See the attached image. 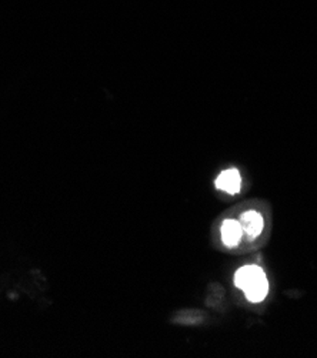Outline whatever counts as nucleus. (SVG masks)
<instances>
[{
  "label": "nucleus",
  "mask_w": 317,
  "mask_h": 358,
  "mask_svg": "<svg viewBox=\"0 0 317 358\" xmlns=\"http://www.w3.org/2000/svg\"><path fill=\"white\" fill-rule=\"evenodd\" d=\"M234 284L252 303L263 301L269 293L266 274L258 266H244L239 268L234 275Z\"/></svg>",
  "instance_id": "f257e3e1"
},
{
  "label": "nucleus",
  "mask_w": 317,
  "mask_h": 358,
  "mask_svg": "<svg viewBox=\"0 0 317 358\" xmlns=\"http://www.w3.org/2000/svg\"><path fill=\"white\" fill-rule=\"evenodd\" d=\"M239 223L241 226L243 233L249 238H256L258 236L262 234L265 229V220L262 217V214H259L255 210L244 211L239 217Z\"/></svg>",
  "instance_id": "f03ea898"
},
{
  "label": "nucleus",
  "mask_w": 317,
  "mask_h": 358,
  "mask_svg": "<svg viewBox=\"0 0 317 358\" xmlns=\"http://www.w3.org/2000/svg\"><path fill=\"white\" fill-rule=\"evenodd\" d=\"M243 236L239 220H225L222 224V241L227 247H236Z\"/></svg>",
  "instance_id": "20e7f679"
},
{
  "label": "nucleus",
  "mask_w": 317,
  "mask_h": 358,
  "mask_svg": "<svg viewBox=\"0 0 317 358\" xmlns=\"http://www.w3.org/2000/svg\"><path fill=\"white\" fill-rule=\"evenodd\" d=\"M216 187L229 194H237L241 189V176L239 170L230 169L220 173V176L216 178Z\"/></svg>",
  "instance_id": "7ed1b4c3"
}]
</instances>
